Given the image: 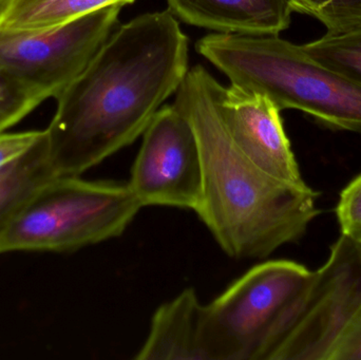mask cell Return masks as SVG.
<instances>
[{
	"mask_svg": "<svg viewBox=\"0 0 361 360\" xmlns=\"http://www.w3.org/2000/svg\"><path fill=\"white\" fill-rule=\"evenodd\" d=\"M188 38L169 10L116 27L56 97L46 129L55 177L80 175L143 135L188 72Z\"/></svg>",
	"mask_w": 361,
	"mask_h": 360,
	"instance_id": "obj_1",
	"label": "cell"
},
{
	"mask_svg": "<svg viewBox=\"0 0 361 360\" xmlns=\"http://www.w3.org/2000/svg\"><path fill=\"white\" fill-rule=\"evenodd\" d=\"M221 86L195 66L173 103L192 126L201 154L203 192L195 213L229 257L264 259L305 236L322 213L319 194L275 179L237 147L221 116Z\"/></svg>",
	"mask_w": 361,
	"mask_h": 360,
	"instance_id": "obj_2",
	"label": "cell"
},
{
	"mask_svg": "<svg viewBox=\"0 0 361 360\" xmlns=\"http://www.w3.org/2000/svg\"><path fill=\"white\" fill-rule=\"evenodd\" d=\"M231 85L361 137V84L324 67L278 35L216 33L195 44Z\"/></svg>",
	"mask_w": 361,
	"mask_h": 360,
	"instance_id": "obj_3",
	"label": "cell"
},
{
	"mask_svg": "<svg viewBox=\"0 0 361 360\" xmlns=\"http://www.w3.org/2000/svg\"><path fill=\"white\" fill-rule=\"evenodd\" d=\"M142 209L127 183L54 177L19 209L0 254L69 253L105 242L122 236Z\"/></svg>",
	"mask_w": 361,
	"mask_h": 360,
	"instance_id": "obj_4",
	"label": "cell"
},
{
	"mask_svg": "<svg viewBox=\"0 0 361 360\" xmlns=\"http://www.w3.org/2000/svg\"><path fill=\"white\" fill-rule=\"evenodd\" d=\"M315 271L290 260L252 266L206 304L214 360H271L300 314Z\"/></svg>",
	"mask_w": 361,
	"mask_h": 360,
	"instance_id": "obj_5",
	"label": "cell"
},
{
	"mask_svg": "<svg viewBox=\"0 0 361 360\" xmlns=\"http://www.w3.org/2000/svg\"><path fill=\"white\" fill-rule=\"evenodd\" d=\"M123 6L111 4L55 27H0V67L56 99L114 33Z\"/></svg>",
	"mask_w": 361,
	"mask_h": 360,
	"instance_id": "obj_6",
	"label": "cell"
},
{
	"mask_svg": "<svg viewBox=\"0 0 361 360\" xmlns=\"http://www.w3.org/2000/svg\"><path fill=\"white\" fill-rule=\"evenodd\" d=\"M361 311V247L341 235L271 360H331Z\"/></svg>",
	"mask_w": 361,
	"mask_h": 360,
	"instance_id": "obj_7",
	"label": "cell"
},
{
	"mask_svg": "<svg viewBox=\"0 0 361 360\" xmlns=\"http://www.w3.org/2000/svg\"><path fill=\"white\" fill-rule=\"evenodd\" d=\"M142 135L127 183L140 204L195 213L202 201L203 173L190 123L175 106H162Z\"/></svg>",
	"mask_w": 361,
	"mask_h": 360,
	"instance_id": "obj_8",
	"label": "cell"
},
{
	"mask_svg": "<svg viewBox=\"0 0 361 360\" xmlns=\"http://www.w3.org/2000/svg\"><path fill=\"white\" fill-rule=\"evenodd\" d=\"M219 108L233 143L259 168L286 183L307 185L273 101L231 85L221 86Z\"/></svg>",
	"mask_w": 361,
	"mask_h": 360,
	"instance_id": "obj_9",
	"label": "cell"
},
{
	"mask_svg": "<svg viewBox=\"0 0 361 360\" xmlns=\"http://www.w3.org/2000/svg\"><path fill=\"white\" fill-rule=\"evenodd\" d=\"M137 360H214L206 304L192 287L161 304Z\"/></svg>",
	"mask_w": 361,
	"mask_h": 360,
	"instance_id": "obj_10",
	"label": "cell"
},
{
	"mask_svg": "<svg viewBox=\"0 0 361 360\" xmlns=\"http://www.w3.org/2000/svg\"><path fill=\"white\" fill-rule=\"evenodd\" d=\"M187 25L218 33L279 35L290 25V0H167Z\"/></svg>",
	"mask_w": 361,
	"mask_h": 360,
	"instance_id": "obj_11",
	"label": "cell"
},
{
	"mask_svg": "<svg viewBox=\"0 0 361 360\" xmlns=\"http://www.w3.org/2000/svg\"><path fill=\"white\" fill-rule=\"evenodd\" d=\"M54 177L49 164L44 130L42 139L23 158L0 173V244L21 206L37 188Z\"/></svg>",
	"mask_w": 361,
	"mask_h": 360,
	"instance_id": "obj_12",
	"label": "cell"
},
{
	"mask_svg": "<svg viewBox=\"0 0 361 360\" xmlns=\"http://www.w3.org/2000/svg\"><path fill=\"white\" fill-rule=\"evenodd\" d=\"M135 0H15L0 17V27L32 30L55 27L111 4H130Z\"/></svg>",
	"mask_w": 361,
	"mask_h": 360,
	"instance_id": "obj_13",
	"label": "cell"
},
{
	"mask_svg": "<svg viewBox=\"0 0 361 360\" xmlns=\"http://www.w3.org/2000/svg\"><path fill=\"white\" fill-rule=\"evenodd\" d=\"M301 46L317 63L361 84V25L341 33L328 32Z\"/></svg>",
	"mask_w": 361,
	"mask_h": 360,
	"instance_id": "obj_14",
	"label": "cell"
},
{
	"mask_svg": "<svg viewBox=\"0 0 361 360\" xmlns=\"http://www.w3.org/2000/svg\"><path fill=\"white\" fill-rule=\"evenodd\" d=\"M46 99L44 93L0 67V132L18 124Z\"/></svg>",
	"mask_w": 361,
	"mask_h": 360,
	"instance_id": "obj_15",
	"label": "cell"
},
{
	"mask_svg": "<svg viewBox=\"0 0 361 360\" xmlns=\"http://www.w3.org/2000/svg\"><path fill=\"white\" fill-rule=\"evenodd\" d=\"M336 216L341 235L361 242V173L341 192Z\"/></svg>",
	"mask_w": 361,
	"mask_h": 360,
	"instance_id": "obj_16",
	"label": "cell"
},
{
	"mask_svg": "<svg viewBox=\"0 0 361 360\" xmlns=\"http://www.w3.org/2000/svg\"><path fill=\"white\" fill-rule=\"evenodd\" d=\"M44 135V130L0 132V173L23 158Z\"/></svg>",
	"mask_w": 361,
	"mask_h": 360,
	"instance_id": "obj_17",
	"label": "cell"
},
{
	"mask_svg": "<svg viewBox=\"0 0 361 360\" xmlns=\"http://www.w3.org/2000/svg\"><path fill=\"white\" fill-rule=\"evenodd\" d=\"M331 360H361V311L337 345Z\"/></svg>",
	"mask_w": 361,
	"mask_h": 360,
	"instance_id": "obj_18",
	"label": "cell"
},
{
	"mask_svg": "<svg viewBox=\"0 0 361 360\" xmlns=\"http://www.w3.org/2000/svg\"><path fill=\"white\" fill-rule=\"evenodd\" d=\"M335 0H290V6L295 12L311 15L315 17L324 8L330 6Z\"/></svg>",
	"mask_w": 361,
	"mask_h": 360,
	"instance_id": "obj_19",
	"label": "cell"
},
{
	"mask_svg": "<svg viewBox=\"0 0 361 360\" xmlns=\"http://www.w3.org/2000/svg\"><path fill=\"white\" fill-rule=\"evenodd\" d=\"M14 1L15 0H0V17L8 10Z\"/></svg>",
	"mask_w": 361,
	"mask_h": 360,
	"instance_id": "obj_20",
	"label": "cell"
},
{
	"mask_svg": "<svg viewBox=\"0 0 361 360\" xmlns=\"http://www.w3.org/2000/svg\"><path fill=\"white\" fill-rule=\"evenodd\" d=\"M358 244H360V247H361V242H360V243H358Z\"/></svg>",
	"mask_w": 361,
	"mask_h": 360,
	"instance_id": "obj_21",
	"label": "cell"
}]
</instances>
